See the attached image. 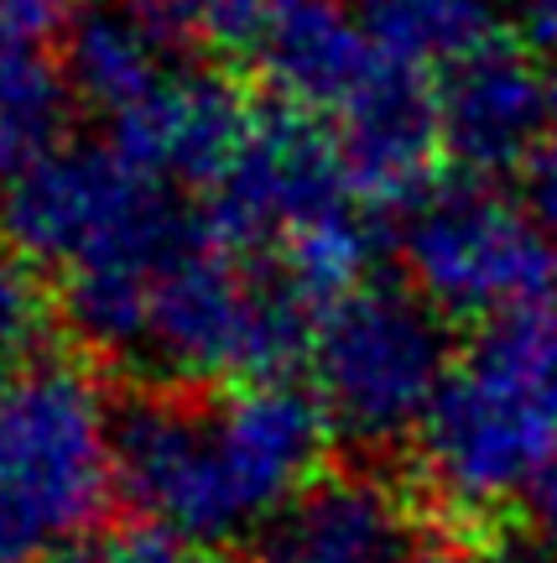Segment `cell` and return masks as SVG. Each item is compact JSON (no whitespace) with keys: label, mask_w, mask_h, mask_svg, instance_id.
Wrapping results in <instances>:
<instances>
[{"label":"cell","mask_w":557,"mask_h":563,"mask_svg":"<svg viewBox=\"0 0 557 563\" xmlns=\"http://www.w3.org/2000/svg\"><path fill=\"white\" fill-rule=\"evenodd\" d=\"M557 449V302L479 323L417 428L422 481L454 517L521 501Z\"/></svg>","instance_id":"cell-2"},{"label":"cell","mask_w":557,"mask_h":563,"mask_svg":"<svg viewBox=\"0 0 557 563\" xmlns=\"http://www.w3.org/2000/svg\"><path fill=\"white\" fill-rule=\"evenodd\" d=\"M521 183H526V209L542 220V230L557 241V104H553V125L547 136L537 141V152L521 167Z\"/></svg>","instance_id":"cell-19"},{"label":"cell","mask_w":557,"mask_h":563,"mask_svg":"<svg viewBox=\"0 0 557 563\" xmlns=\"http://www.w3.org/2000/svg\"><path fill=\"white\" fill-rule=\"evenodd\" d=\"M397 224L406 277L443 319L490 323L557 302V241L484 178L433 183Z\"/></svg>","instance_id":"cell-6"},{"label":"cell","mask_w":557,"mask_h":563,"mask_svg":"<svg viewBox=\"0 0 557 563\" xmlns=\"http://www.w3.org/2000/svg\"><path fill=\"white\" fill-rule=\"evenodd\" d=\"M47 323H53V302L32 272V256H21L16 245L0 251V376L37 361Z\"/></svg>","instance_id":"cell-16"},{"label":"cell","mask_w":557,"mask_h":563,"mask_svg":"<svg viewBox=\"0 0 557 563\" xmlns=\"http://www.w3.org/2000/svg\"><path fill=\"white\" fill-rule=\"evenodd\" d=\"M328 439L323 397L292 376L230 382L220 397L161 382L110 412L115 490L146 522L203 548L260 532L319 481Z\"/></svg>","instance_id":"cell-1"},{"label":"cell","mask_w":557,"mask_h":563,"mask_svg":"<svg viewBox=\"0 0 557 563\" xmlns=\"http://www.w3.org/2000/svg\"><path fill=\"white\" fill-rule=\"evenodd\" d=\"M334 136L359 199L380 220H401L433 188L443 152L438 84L427 79V68L386 53L365 89L334 115Z\"/></svg>","instance_id":"cell-9"},{"label":"cell","mask_w":557,"mask_h":563,"mask_svg":"<svg viewBox=\"0 0 557 563\" xmlns=\"http://www.w3.org/2000/svg\"><path fill=\"white\" fill-rule=\"evenodd\" d=\"M412 563H495L484 548L475 543H458V538H443V543H422L417 548V559Z\"/></svg>","instance_id":"cell-22"},{"label":"cell","mask_w":557,"mask_h":563,"mask_svg":"<svg viewBox=\"0 0 557 563\" xmlns=\"http://www.w3.org/2000/svg\"><path fill=\"white\" fill-rule=\"evenodd\" d=\"M110 412L83 365L32 361L0 376V563H37L104 517Z\"/></svg>","instance_id":"cell-3"},{"label":"cell","mask_w":557,"mask_h":563,"mask_svg":"<svg viewBox=\"0 0 557 563\" xmlns=\"http://www.w3.org/2000/svg\"><path fill=\"white\" fill-rule=\"evenodd\" d=\"M250 121L256 110L230 74L178 68L141 104L120 110L110 121V141L120 152H131L141 167H152L157 178L214 188L220 173L235 162Z\"/></svg>","instance_id":"cell-11"},{"label":"cell","mask_w":557,"mask_h":563,"mask_svg":"<svg viewBox=\"0 0 557 563\" xmlns=\"http://www.w3.org/2000/svg\"><path fill=\"white\" fill-rule=\"evenodd\" d=\"M68 95L74 89L53 63H37L21 79L0 84V188L68 146Z\"/></svg>","instance_id":"cell-15"},{"label":"cell","mask_w":557,"mask_h":563,"mask_svg":"<svg viewBox=\"0 0 557 563\" xmlns=\"http://www.w3.org/2000/svg\"><path fill=\"white\" fill-rule=\"evenodd\" d=\"M182 47L178 26L152 0H89L63 32V79L83 104L115 121L178 74L172 58Z\"/></svg>","instance_id":"cell-13"},{"label":"cell","mask_w":557,"mask_h":563,"mask_svg":"<svg viewBox=\"0 0 557 563\" xmlns=\"http://www.w3.org/2000/svg\"><path fill=\"white\" fill-rule=\"evenodd\" d=\"M359 203L365 199L355 194L334 125L281 100L271 110H256L203 214L224 245L245 256H271L298 230L349 214Z\"/></svg>","instance_id":"cell-7"},{"label":"cell","mask_w":557,"mask_h":563,"mask_svg":"<svg viewBox=\"0 0 557 563\" xmlns=\"http://www.w3.org/2000/svg\"><path fill=\"white\" fill-rule=\"evenodd\" d=\"M443 313L386 282H359L328 302L313 323L308 365L313 391L328 407L334 433L365 449H386L417 433L448 376Z\"/></svg>","instance_id":"cell-5"},{"label":"cell","mask_w":557,"mask_h":563,"mask_svg":"<svg viewBox=\"0 0 557 563\" xmlns=\"http://www.w3.org/2000/svg\"><path fill=\"white\" fill-rule=\"evenodd\" d=\"M203 230V209L115 141L58 146L26 178L0 188V235L47 266H161Z\"/></svg>","instance_id":"cell-4"},{"label":"cell","mask_w":557,"mask_h":563,"mask_svg":"<svg viewBox=\"0 0 557 563\" xmlns=\"http://www.w3.org/2000/svg\"><path fill=\"white\" fill-rule=\"evenodd\" d=\"M380 53L401 63H454L495 37V0H355Z\"/></svg>","instance_id":"cell-14"},{"label":"cell","mask_w":557,"mask_h":563,"mask_svg":"<svg viewBox=\"0 0 557 563\" xmlns=\"http://www.w3.org/2000/svg\"><path fill=\"white\" fill-rule=\"evenodd\" d=\"M500 16L511 42H521L526 53L557 58V0H500Z\"/></svg>","instance_id":"cell-20"},{"label":"cell","mask_w":557,"mask_h":563,"mask_svg":"<svg viewBox=\"0 0 557 563\" xmlns=\"http://www.w3.org/2000/svg\"><path fill=\"white\" fill-rule=\"evenodd\" d=\"M557 79H547L521 42H479L475 53L443 63L438 125L443 152L469 178L521 173L553 125Z\"/></svg>","instance_id":"cell-8"},{"label":"cell","mask_w":557,"mask_h":563,"mask_svg":"<svg viewBox=\"0 0 557 563\" xmlns=\"http://www.w3.org/2000/svg\"><path fill=\"white\" fill-rule=\"evenodd\" d=\"M417 522L376 475H319L260 522L250 563H412Z\"/></svg>","instance_id":"cell-10"},{"label":"cell","mask_w":557,"mask_h":563,"mask_svg":"<svg viewBox=\"0 0 557 563\" xmlns=\"http://www.w3.org/2000/svg\"><path fill=\"white\" fill-rule=\"evenodd\" d=\"M380 58L386 53L365 32V21L344 11V0H277L250 53L256 74L277 100L302 104L328 121L365 89Z\"/></svg>","instance_id":"cell-12"},{"label":"cell","mask_w":557,"mask_h":563,"mask_svg":"<svg viewBox=\"0 0 557 563\" xmlns=\"http://www.w3.org/2000/svg\"><path fill=\"white\" fill-rule=\"evenodd\" d=\"M516 506H521V517H526V527H532V538L557 559V449L542 460V470L521 490Z\"/></svg>","instance_id":"cell-21"},{"label":"cell","mask_w":557,"mask_h":563,"mask_svg":"<svg viewBox=\"0 0 557 563\" xmlns=\"http://www.w3.org/2000/svg\"><path fill=\"white\" fill-rule=\"evenodd\" d=\"M68 0H0V84L47 63V42L68 32Z\"/></svg>","instance_id":"cell-17"},{"label":"cell","mask_w":557,"mask_h":563,"mask_svg":"<svg viewBox=\"0 0 557 563\" xmlns=\"http://www.w3.org/2000/svg\"><path fill=\"white\" fill-rule=\"evenodd\" d=\"M79 563H214V559L203 553V543H188L178 532L146 522V527H131V532L104 538V543L89 548Z\"/></svg>","instance_id":"cell-18"}]
</instances>
